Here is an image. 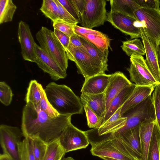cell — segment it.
I'll list each match as a JSON object with an SVG mask.
<instances>
[{
  "label": "cell",
  "mask_w": 160,
  "mask_h": 160,
  "mask_svg": "<svg viewBox=\"0 0 160 160\" xmlns=\"http://www.w3.org/2000/svg\"><path fill=\"white\" fill-rule=\"evenodd\" d=\"M72 116L51 117L41 108L39 103L28 102L23 109L21 130L24 138H37L48 144L58 139L71 123Z\"/></svg>",
  "instance_id": "obj_1"
},
{
  "label": "cell",
  "mask_w": 160,
  "mask_h": 160,
  "mask_svg": "<svg viewBox=\"0 0 160 160\" xmlns=\"http://www.w3.org/2000/svg\"><path fill=\"white\" fill-rule=\"evenodd\" d=\"M44 90L48 101L59 115L83 113V107L80 98L66 85L52 82Z\"/></svg>",
  "instance_id": "obj_2"
},
{
  "label": "cell",
  "mask_w": 160,
  "mask_h": 160,
  "mask_svg": "<svg viewBox=\"0 0 160 160\" xmlns=\"http://www.w3.org/2000/svg\"><path fill=\"white\" fill-rule=\"evenodd\" d=\"M68 59L74 62L78 72L85 80L99 74H105L108 66L99 62L91 57L82 48L75 47L69 44L65 50Z\"/></svg>",
  "instance_id": "obj_3"
},
{
  "label": "cell",
  "mask_w": 160,
  "mask_h": 160,
  "mask_svg": "<svg viewBox=\"0 0 160 160\" xmlns=\"http://www.w3.org/2000/svg\"><path fill=\"white\" fill-rule=\"evenodd\" d=\"M36 37L41 48L66 72L68 59L65 49L53 31L42 26L36 33Z\"/></svg>",
  "instance_id": "obj_4"
},
{
  "label": "cell",
  "mask_w": 160,
  "mask_h": 160,
  "mask_svg": "<svg viewBox=\"0 0 160 160\" xmlns=\"http://www.w3.org/2000/svg\"><path fill=\"white\" fill-rule=\"evenodd\" d=\"M122 116L127 118L125 125L119 130L113 133H120L139 126L147 119H153L156 120L155 109L152 96H149L128 111Z\"/></svg>",
  "instance_id": "obj_5"
},
{
  "label": "cell",
  "mask_w": 160,
  "mask_h": 160,
  "mask_svg": "<svg viewBox=\"0 0 160 160\" xmlns=\"http://www.w3.org/2000/svg\"><path fill=\"white\" fill-rule=\"evenodd\" d=\"M23 136L22 130L17 127L0 126V143L3 153L12 160H21L19 145Z\"/></svg>",
  "instance_id": "obj_6"
},
{
  "label": "cell",
  "mask_w": 160,
  "mask_h": 160,
  "mask_svg": "<svg viewBox=\"0 0 160 160\" xmlns=\"http://www.w3.org/2000/svg\"><path fill=\"white\" fill-rule=\"evenodd\" d=\"M106 0H85V7L81 17L82 27L92 29L103 25L107 21Z\"/></svg>",
  "instance_id": "obj_7"
},
{
  "label": "cell",
  "mask_w": 160,
  "mask_h": 160,
  "mask_svg": "<svg viewBox=\"0 0 160 160\" xmlns=\"http://www.w3.org/2000/svg\"><path fill=\"white\" fill-rule=\"evenodd\" d=\"M135 18L143 27L156 46L160 41V10L140 8L134 12Z\"/></svg>",
  "instance_id": "obj_8"
},
{
  "label": "cell",
  "mask_w": 160,
  "mask_h": 160,
  "mask_svg": "<svg viewBox=\"0 0 160 160\" xmlns=\"http://www.w3.org/2000/svg\"><path fill=\"white\" fill-rule=\"evenodd\" d=\"M58 140L66 153L85 148L89 144L85 131L78 129L71 123L62 131Z\"/></svg>",
  "instance_id": "obj_9"
},
{
  "label": "cell",
  "mask_w": 160,
  "mask_h": 160,
  "mask_svg": "<svg viewBox=\"0 0 160 160\" xmlns=\"http://www.w3.org/2000/svg\"><path fill=\"white\" fill-rule=\"evenodd\" d=\"M130 67L127 69L131 82L137 86L154 87L159 83L149 71L143 56L132 55L130 56Z\"/></svg>",
  "instance_id": "obj_10"
},
{
  "label": "cell",
  "mask_w": 160,
  "mask_h": 160,
  "mask_svg": "<svg viewBox=\"0 0 160 160\" xmlns=\"http://www.w3.org/2000/svg\"><path fill=\"white\" fill-rule=\"evenodd\" d=\"M107 21L131 39L141 38L139 22L134 18L120 13L110 11L107 13Z\"/></svg>",
  "instance_id": "obj_11"
},
{
  "label": "cell",
  "mask_w": 160,
  "mask_h": 160,
  "mask_svg": "<svg viewBox=\"0 0 160 160\" xmlns=\"http://www.w3.org/2000/svg\"><path fill=\"white\" fill-rule=\"evenodd\" d=\"M35 52L34 62L44 72L48 73L52 79L57 81L66 77V72L63 71L58 63L37 44Z\"/></svg>",
  "instance_id": "obj_12"
},
{
  "label": "cell",
  "mask_w": 160,
  "mask_h": 160,
  "mask_svg": "<svg viewBox=\"0 0 160 160\" xmlns=\"http://www.w3.org/2000/svg\"><path fill=\"white\" fill-rule=\"evenodd\" d=\"M142 41L144 48L146 65L151 73L158 83H160V70L157 51L156 45L149 38L145 28L140 27Z\"/></svg>",
  "instance_id": "obj_13"
},
{
  "label": "cell",
  "mask_w": 160,
  "mask_h": 160,
  "mask_svg": "<svg viewBox=\"0 0 160 160\" xmlns=\"http://www.w3.org/2000/svg\"><path fill=\"white\" fill-rule=\"evenodd\" d=\"M18 37L21 48V54L25 61L34 62L36 57L35 43L29 25L21 20L18 23Z\"/></svg>",
  "instance_id": "obj_14"
},
{
  "label": "cell",
  "mask_w": 160,
  "mask_h": 160,
  "mask_svg": "<svg viewBox=\"0 0 160 160\" xmlns=\"http://www.w3.org/2000/svg\"><path fill=\"white\" fill-rule=\"evenodd\" d=\"M132 83L122 72L117 71L111 74L109 84L104 92L106 99L105 113L113 99L125 88Z\"/></svg>",
  "instance_id": "obj_15"
},
{
  "label": "cell",
  "mask_w": 160,
  "mask_h": 160,
  "mask_svg": "<svg viewBox=\"0 0 160 160\" xmlns=\"http://www.w3.org/2000/svg\"><path fill=\"white\" fill-rule=\"evenodd\" d=\"M111 74H99L85 80L81 90V93L97 94L105 92L109 84Z\"/></svg>",
  "instance_id": "obj_16"
},
{
  "label": "cell",
  "mask_w": 160,
  "mask_h": 160,
  "mask_svg": "<svg viewBox=\"0 0 160 160\" xmlns=\"http://www.w3.org/2000/svg\"><path fill=\"white\" fill-rule=\"evenodd\" d=\"M154 88L153 86L136 85L130 96L122 106L121 111V115L122 116L128 111L151 95Z\"/></svg>",
  "instance_id": "obj_17"
},
{
  "label": "cell",
  "mask_w": 160,
  "mask_h": 160,
  "mask_svg": "<svg viewBox=\"0 0 160 160\" xmlns=\"http://www.w3.org/2000/svg\"><path fill=\"white\" fill-rule=\"evenodd\" d=\"M80 99L82 105H88L103 122L106 112V99L104 92L97 94L81 93Z\"/></svg>",
  "instance_id": "obj_18"
},
{
  "label": "cell",
  "mask_w": 160,
  "mask_h": 160,
  "mask_svg": "<svg viewBox=\"0 0 160 160\" xmlns=\"http://www.w3.org/2000/svg\"><path fill=\"white\" fill-rule=\"evenodd\" d=\"M156 120L153 119H147L139 126V136L140 141L141 160H147L152 134Z\"/></svg>",
  "instance_id": "obj_19"
},
{
  "label": "cell",
  "mask_w": 160,
  "mask_h": 160,
  "mask_svg": "<svg viewBox=\"0 0 160 160\" xmlns=\"http://www.w3.org/2000/svg\"><path fill=\"white\" fill-rule=\"evenodd\" d=\"M122 107L98 128L99 135L113 133L119 130L126 124L127 120L126 117L122 116L121 113Z\"/></svg>",
  "instance_id": "obj_20"
},
{
  "label": "cell",
  "mask_w": 160,
  "mask_h": 160,
  "mask_svg": "<svg viewBox=\"0 0 160 160\" xmlns=\"http://www.w3.org/2000/svg\"><path fill=\"white\" fill-rule=\"evenodd\" d=\"M139 126L127 130L120 133H112L121 137L132 149L139 160H141V154L139 136Z\"/></svg>",
  "instance_id": "obj_21"
},
{
  "label": "cell",
  "mask_w": 160,
  "mask_h": 160,
  "mask_svg": "<svg viewBox=\"0 0 160 160\" xmlns=\"http://www.w3.org/2000/svg\"><path fill=\"white\" fill-rule=\"evenodd\" d=\"M136 86L135 84L132 83L125 88L113 99L105 114L102 123L108 119L118 109L122 106Z\"/></svg>",
  "instance_id": "obj_22"
},
{
  "label": "cell",
  "mask_w": 160,
  "mask_h": 160,
  "mask_svg": "<svg viewBox=\"0 0 160 160\" xmlns=\"http://www.w3.org/2000/svg\"><path fill=\"white\" fill-rule=\"evenodd\" d=\"M109 1L110 11L118 12L134 18L135 11L141 8L134 0H110Z\"/></svg>",
  "instance_id": "obj_23"
},
{
  "label": "cell",
  "mask_w": 160,
  "mask_h": 160,
  "mask_svg": "<svg viewBox=\"0 0 160 160\" xmlns=\"http://www.w3.org/2000/svg\"><path fill=\"white\" fill-rule=\"evenodd\" d=\"M82 48L93 58L102 64L108 66L109 50L102 51L92 43L80 37Z\"/></svg>",
  "instance_id": "obj_24"
},
{
  "label": "cell",
  "mask_w": 160,
  "mask_h": 160,
  "mask_svg": "<svg viewBox=\"0 0 160 160\" xmlns=\"http://www.w3.org/2000/svg\"><path fill=\"white\" fill-rule=\"evenodd\" d=\"M147 160H160V131L156 121L153 127Z\"/></svg>",
  "instance_id": "obj_25"
},
{
  "label": "cell",
  "mask_w": 160,
  "mask_h": 160,
  "mask_svg": "<svg viewBox=\"0 0 160 160\" xmlns=\"http://www.w3.org/2000/svg\"><path fill=\"white\" fill-rule=\"evenodd\" d=\"M121 47L123 51L129 56L132 55L142 56L145 54L143 45L140 40L138 38L123 42Z\"/></svg>",
  "instance_id": "obj_26"
},
{
  "label": "cell",
  "mask_w": 160,
  "mask_h": 160,
  "mask_svg": "<svg viewBox=\"0 0 160 160\" xmlns=\"http://www.w3.org/2000/svg\"><path fill=\"white\" fill-rule=\"evenodd\" d=\"M65 153L58 139L47 145L45 153L42 160H61Z\"/></svg>",
  "instance_id": "obj_27"
},
{
  "label": "cell",
  "mask_w": 160,
  "mask_h": 160,
  "mask_svg": "<svg viewBox=\"0 0 160 160\" xmlns=\"http://www.w3.org/2000/svg\"><path fill=\"white\" fill-rule=\"evenodd\" d=\"M16 8L12 0H0V24L11 21Z\"/></svg>",
  "instance_id": "obj_28"
},
{
  "label": "cell",
  "mask_w": 160,
  "mask_h": 160,
  "mask_svg": "<svg viewBox=\"0 0 160 160\" xmlns=\"http://www.w3.org/2000/svg\"><path fill=\"white\" fill-rule=\"evenodd\" d=\"M40 84L36 80L30 81L25 98L26 103L30 102L33 104L39 103L41 98Z\"/></svg>",
  "instance_id": "obj_29"
},
{
  "label": "cell",
  "mask_w": 160,
  "mask_h": 160,
  "mask_svg": "<svg viewBox=\"0 0 160 160\" xmlns=\"http://www.w3.org/2000/svg\"><path fill=\"white\" fill-rule=\"evenodd\" d=\"M79 36L92 43L102 51L108 50L110 46L111 39L105 34L102 35L88 34Z\"/></svg>",
  "instance_id": "obj_30"
},
{
  "label": "cell",
  "mask_w": 160,
  "mask_h": 160,
  "mask_svg": "<svg viewBox=\"0 0 160 160\" xmlns=\"http://www.w3.org/2000/svg\"><path fill=\"white\" fill-rule=\"evenodd\" d=\"M40 10L52 22L58 19V8L54 0H43Z\"/></svg>",
  "instance_id": "obj_31"
},
{
  "label": "cell",
  "mask_w": 160,
  "mask_h": 160,
  "mask_svg": "<svg viewBox=\"0 0 160 160\" xmlns=\"http://www.w3.org/2000/svg\"><path fill=\"white\" fill-rule=\"evenodd\" d=\"M21 160H36L30 138L25 137L19 145Z\"/></svg>",
  "instance_id": "obj_32"
},
{
  "label": "cell",
  "mask_w": 160,
  "mask_h": 160,
  "mask_svg": "<svg viewBox=\"0 0 160 160\" xmlns=\"http://www.w3.org/2000/svg\"><path fill=\"white\" fill-rule=\"evenodd\" d=\"M29 138L36 160H42L45 153L48 144L38 138Z\"/></svg>",
  "instance_id": "obj_33"
},
{
  "label": "cell",
  "mask_w": 160,
  "mask_h": 160,
  "mask_svg": "<svg viewBox=\"0 0 160 160\" xmlns=\"http://www.w3.org/2000/svg\"><path fill=\"white\" fill-rule=\"evenodd\" d=\"M86 116L88 125L90 128H98L102 125V121L87 105H83Z\"/></svg>",
  "instance_id": "obj_34"
},
{
  "label": "cell",
  "mask_w": 160,
  "mask_h": 160,
  "mask_svg": "<svg viewBox=\"0 0 160 160\" xmlns=\"http://www.w3.org/2000/svg\"><path fill=\"white\" fill-rule=\"evenodd\" d=\"M41 98L40 102L41 108L51 117H57L60 115L52 107L48 101L42 86L40 84Z\"/></svg>",
  "instance_id": "obj_35"
},
{
  "label": "cell",
  "mask_w": 160,
  "mask_h": 160,
  "mask_svg": "<svg viewBox=\"0 0 160 160\" xmlns=\"http://www.w3.org/2000/svg\"><path fill=\"white\" fill-rule=\"evenodd\" d=\"M13 94L10 87L4 81L0 82V101L6 106L9 105L12 100Z\"/></svg>",
  "instance_id": "obj_36"
},
{
  "label": "cell",
  "mask_w": 160,
  "mask_h": 160,
  "mask_svg": "<svg viewBox=\"0 0 160 160\" xmlns=\"http://www.w3.org/2000/svg\"><path fill=\"white\" fill-rule=\"evenodd\" d=\"M54 29H56L70 37L74 33V27L76 25L58 19L53 22Z\"/></svg>",
  "instance_id": "obj_37"
},
{
  "label": "cell",
  "mask_w": 160,
  "mask_h": 160,
  "mask_svg": "<svg viewBox=\"0 0 160 160\" xmlns=\"http://www.w3.org/2000/svg\"><path fill=\"white\" fill-rule=\"evenodd\" d=\"M152 98L155 109L156 122L160 131V83L155 87Z\"/></svg>",
  "instance_id": "obj_38"
},
{
  "label": "cell",
  "mask_w": 160,
  "mask_h": 160,
  "mask_svg": "<svg viewBox=\"0 0 160 160\" xmlns=\"http://www.w3.org/2000/svg\"><path fill=\"white\" fill-rule=\"evenodd\" d=\"M58 8V19L71 24L77 25V20L68 12L58 0H54Z\"/></svg>",
  "instance_id": "obj_39"
},
{
  "label": "cell",
  "mask_w": 160,
  "mask_h": 160,
  "mask_svg": "<svg viewBox=\"0 0 160 160\" xmlns=\"http://www.w3.org/2000/svg\"><path fill=\"white\" fill-rule=\"evenodd\" d=\"M68 12L77 20L80 23L81 18L71 0H58Z\"/></svg>",
  "instance_id": "obj_40"
},
{
  "label": "cell",
  "mask_w": 160,
  "mask_h": 160,
  "mask_svg": "<svg viewBox=\"0 0 160 160\" xmlns=\"http://www.w3.org/2000/svg\"><path fill=\"white\" fill-rule=\"evenodd\" d=\"M141 8L160 10L159 0H134Z\"/></svg>",
  "instance_id": "obj_41"
},
{
  "label": "cell",
  "mask_w": 160,
  "mask_h": 160,
  "mask_svg": "<svg viewBox=\"0 0 160 160\" xmlns=\"http://www.w3.org/2000/svg\"><path fill=\"white\" fill-rule=\"evenodd\" d=\"M74 32L79 36L88 34L102 35L104 34L100 31L80 27L77 25H75L74 27Z\"/></svg>",
  "instance_id": "obj_42"
},
{
  "label": "cell",
  "mask_w": 160,
  "mask_h": 160,
  "mask_svg": "<svg viewBox=\"0 0 160 160\" xmlns=\"http://www.w3.org/2000/svg\"><path fill=\"white\" fill-rule=\"evenodd\" d=\"M54 33L65 50L70 43V38L68 36L58 30L54 29Z\"/></svg>",
  "instance_id": "obj_43"
},
{
  "label": "cell",
  "mask_w": 160,
  "mask_h": 160,
  "mask_svg": "<svg viewBox=\"0 0 160 160\" xmlns=\"http://www.w3.org/2000/svg\"><path fill=\"white\" fill-rule=\"evenodd\" d=\"M81 18L85 10V0H71Z\"/></svg>",
  "instance_id": "obj_44"
},
{
  "label": "cell",
  "mask_w": 160,
  "mask_h": 160,
  "mask_svg": "<svg viewBox=\"0 0 160 160\" xmlns=\"http://www.w3.org/2000/svg\"><path fill=\"white\" fill-rule=\"evenodd\" d=\"M69 44L75 47H83L80 36L74 33L70 37Z\"/></svg>",
  "instance_id": "obj_45"
},
{
  "label": "cell",
  "mask_w": 160,
  "mask_h": 160,
  "mask_svg": "<svg viewBox=\"0 0 160 160\" xmlns=\"http://www.w3.org/2000/svg\"><path fill=\"white\" fill-rule=\"evenodd\" d=\"M158 61L160 70V41L156 46Z\"/></svg>",
  "instance_id": "obj_46"
},
{
  "label": "cell",
  "mask_w": 160,
  "mask_h": 160,
  "mask_svg": "<svg viewBox=\"0 0 160 160\" xmlns=\"http://www.w3.org/2000/svg\"><path fill=\"white\" fill-rule=\"evenodd\" d=\"M0 160H12L7 155L3 153L0 154Z\"/></svg>",
  "instance_id": "obj_47"
},
{
  "label": "cell",
  "mask_w": 160,
  "mask_h": 160,
  "mask_svg": "<svg viewBox=\"0 0 160 160\" xmlns=\"http://www.w3.org/2000/svg\"><path fill=\"white\" fill-rule=\"evenodd\" d=\"M100 158H101L104 160H121L105 157H102Z\"/></svg>",
  "instance_id": "obj_48"
},
{
  "label": "cell",
  "mask_w": 160,
  "mask_h": 160,
  "mask_svg": "<svg viewBox=\"0 0 160 160\" xmlns=\"http://www.w3.org/2000/svg\"><path fill=\"white\" fill-rule=\"evenodd\" d=\"M61 160H75L74 158L71 157H68L67 158H62Z\"/></svg>",
  "instance_id": "obj_49"
}]
</instances>
